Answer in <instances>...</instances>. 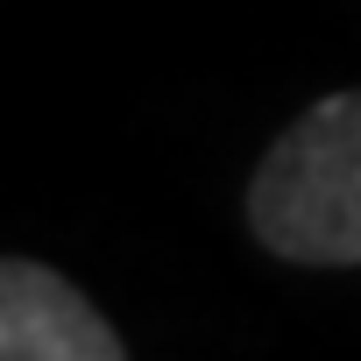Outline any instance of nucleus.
I'll return each instance as SVG.
<instances>
[{
  "label": "nucleus",
  "instance_id": "obj_1",
  "mask_svg": "<svg viewBox=\"0 0 361 361\" xmlns=\"http://www.w3.org/2000/svg\"><path fill=\"white\" fill-rule=\"evenodd\" d=\"M248 227L305 269H361V92L312 99L255 163Z\"/></svg>",
  "mask_w": 361,
  "mask_h": 361
},
{
  "label": "nucleus",
  "instance_id": "obj_2",
  "mask_svg": "<svg viewBox=\"0 0 361 361\" xmlns=\"http://www.w3.org/2000/svg\"><path fill=\"white\" fill-rule=\"evenodd\" d=\"M0 361H128V347L78 283L15 255L0 269Z\"/></svg>",
  "mask_w": 361,
  "mask_h": 361
}]
</instances>
